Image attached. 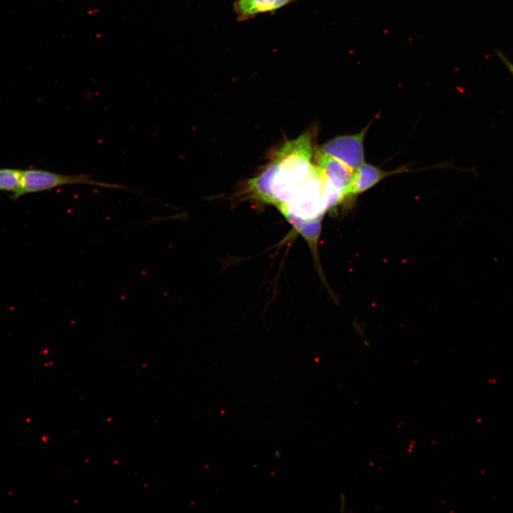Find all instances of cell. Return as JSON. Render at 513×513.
Returning a JSON list of instances; mask_svg holds the SVG:
<instances>
[{
	"label": "cell",
	"mask_w": 513,
	"mask_h": 513,
	"mask_svg": "<svg viewBox=\"0 0 513 513\" xmlns=\"http://www.w3.org/2000/svg\"><path fill=\"white\" fill-rule=\"evenodd\" d=\"M370 125L360 132L335 137L324 143L319 152L331 156L353 170L364 163V138Z\"/></svg>",
	"instance_id": "cell-3"
},
{
	"label": "cell",
	"mask_w": 513,
	"mask_h": 513,
	"mask_svg": "<svg viewBox=\"0 0 513 513\" xmlns=\"http://www.w3.org/2000/svg\"><path fill=\"white\" fill-rule=\"evenodd\" d=\"M496 53L498 58L502 61V62L504 64L506 68L509 70V73L513 76V63L502 51H497Z\"/></svg>",
	"instance_id": "cell-8"
},
{
	"label": "cell",
	"mask_w": 513,
	"mask_h": 513,
	"mask_svg": "<svg viewBox=\"0 0 513 513\" xmlns=\"http://www.w3.org/2000/svg\"><path fill=\"white\" fill-rule=\"evenodd\" d=\"M298 0H235L233 11L239 22L247 21L260 14L274 13Z\"/></svg>",
	"instance_id": "cell-6"
},
{
	"label": "cell",
	"mask_w": 513,
	"mask_h": 513,
	"mask_svg": "<svg viewBox=\"0 0 513 513\" xmlns=\"http://www.w3.org/2000/svg\"><path fill=\"white\" fill-rule=\"evenodd\" d=\"M69 185H86L133 191L125 185L96 180L88 175H66L41 169H26L21 170L19 188L14 195H11V199L17 200L26 194L51 190Z\"/></svg>",
	"instance_id": "cell-2"
},
{
	"label": "cell",
	"mask_w": 513,
	"mask_h": 513,
	"mask_svg": "<svg viewBox=\"0 0 513 513\" xmlns=\"http://www.w3.org/2000/svg\"><path fill=\"white\" fill-rule=\"evenodd\" d=\"M316 168L318 176L328 186L340 192L346 199L347 191L351 184L354 170L339 160L318 152Z\"/></svg>",
	"instance_id": "cell-4"
},
{
	"label": "cell",
	"mask_w": 513,
	"mask_h": 513,
	"mask_svg": "<svg viewBox=\"0 0 513 513\" xmlns=\"http://www.w3.org/2000/svg\"><path fill=\"white\" fill-rule=\"evenodd\" d=\"M309 133L285 143L272 162L249 182L258 200L279 207L289 202L316 173Z\"/></svg>",
	"instance_id": "cell-1"
},
{
	"label": "cell",
	"mask_w": 513,
	"mask_h": 513,
	"mask_svg": "<svg viewBox=\"0 0 513 513\" xmlns=\"http://www.w3.org/2000/svg\"><path fill=\"white\" fill-rule=\"evenodd\" d=\"M405 170L385 171L371 164L364 162L354 171L351 184L347 191L346 198L363 194L375 186L388 176L403 172Z\"/></svg>",
	"instance_id": "cell-5"
},
{
	"label": "cell",
	"mask_w": 513,
	"mask_h": 513,
	"mask_svg": "<svg viewBox=\"0 0 513 513\" xmlns=\"http://www.w3.org/2000/svg\"><path fill=\"white\" fill-rule=\"evenodd\" d=\"M21 170L0 168V191L14 195L19 188Z\"/></svg>",
	"instance_id": "cell-7"
}]
</instances>
